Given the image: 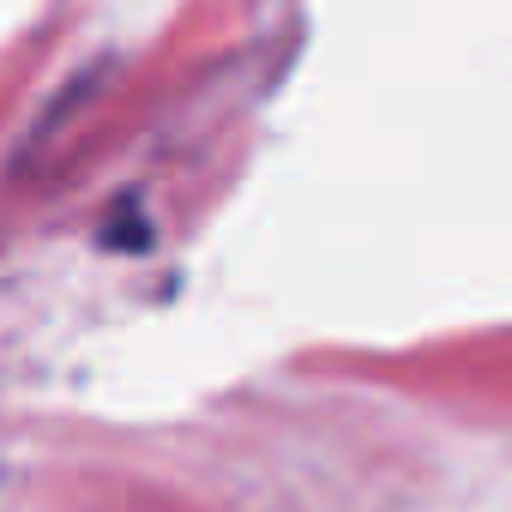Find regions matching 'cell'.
Masks as SVG:
<instances>
[{
  "label": "cell",
  "instance_id": "1",
  "mask_svg": "<svg viewBox=\"0 0 512 512\" xmlns=\"http://www.w3.org/2000/svg\"><path fill=\"white\" fill-rule=\"evenodd\" d=\"M109 241H115L121 253H133V247H145V241H151V223H145L133 205H121V211L109 217Z\"/></svg>",
  "mask_w": 512,
  "mask_h": 512
}]
</instances>
